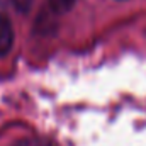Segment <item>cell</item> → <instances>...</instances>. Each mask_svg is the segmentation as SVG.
Returning <instances> with one entry per match:
<instances>
[{
	"instance_id": "cell-1",
	"label": "cell",
	"mask_w": 146,
	"mask_h": 146,
	"mask_svg": "<svg viewBox=\"0 0 146 146\" xmlns=\"http://www.w3.org/2000/svg\"><path fill=\"white\" fill-rule=\"evenodd\" d=\"M12 42H14V31H12L10 21L3 14H0V56L9 53V49L12 48Z\"/></svg>"
},
{
	"instance_id": "cell-2",
	"label": "cell",
	"mask_w": 146,
	"mask_h": 146,
	"mask_svg": "<svg viewBox=\"0 0 146 146\" xmlns=\"http://www.w3.org/2000/svg\"><path fill=\"white\" fill-rule=\"evenodd\" d=\"M51 9L58 14H65L75 5V0H48Z\"/></svg>"
},
{
	"instance_id": "cell-3",
	"label": "cell",
	"mask_w": 146,
	"mask_h": 146,
	"mask_svg": "<svg viewBox=\"0 0 146 146\" xmlns=\"http://www.w3.org/2000/svg\"><path fill=\"white\" fill-rule=\"evenodd\" d=\"M12 3H14V7H15L17 10L27 12V10L31 9V5H33V0H12Z\"/></svg>"
}]
</instances>
